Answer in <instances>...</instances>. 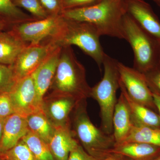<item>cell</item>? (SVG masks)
Segmentation results:
<instances>
[{
    "label": "cell",
    "mask_w": 160,
    "mask_h": 160,
    "mask_svg": "<svg viewBox=\"0 0 160 160\" xmlns=\"http://www.w3.org/2000/svg\"><path fill=\"white\" fill-rule=\"evenodd\" d=\"M6 118H0V142H1L2 137Z\"/></svg>",
    "instance_id": "836d02e7"
},
{
    "label": "cell",
    "mask_w": 160,
    "mask_h": 160,
    "mask_svg": "<svg viewBox=\"0 0 160 160\" xmlns=\"http://www.w3.org/2000/svg\"><path fill=\"white\" fill-rule=\"evenodd\" d=\"M26 143L36 160H55L48 144L30 131L22 139Z\"/></svg>",
    "instance_id": "603a6c76"
},
{
    "label": "cell",
    "mask_w": 160,
    "mask_h": 160,
    "mask_svg": "<svg viewBox=\"0 0 160 160\" xmlns=\"http://www.w3.org/2000/svg\"><path fill=\"white\" fill-rule=\"evenodd\" d=\"M12 2H13V1H14V0H12Z\"/></svg>",
    "instance_id": "ab89813d"
},
{
    "label": "cell",
    "mask_w": 160,
    "mask_h": 160,
    "mask_svg": "<svg viewBox=\"0 0 160 160\" xmlns=\"http://www.w3.org/2000/svg\"><path fill=\"white\" fill-rule=\"evenodd\" d=\"M13 2L19 8L29 12L37 20L43 19L50 16L39 0H14Z\"/></svg>",
    "instance_id": "cb8c5ba5"
},
{
    "label": "cell",
    "mask_w": 160,
    "mask_h": 160,
    "mask_svg": "<svg viewBox=\"0 0 160 160\" xmlns=\"http://www.w3.org/2000/svg\"><path fill=\"white\" fill-rule=\"evenodd\" d=\"M152 1L156 3L160 7V0H152Z\"/></svg>",
    "instance_id": "d590c367"
},
{
    "label": "cell",
    "mask_w": 160,
    "mask_h": 160,
    "mask_svg": "<svg viewBox=\"0 0 160 160\" xmlns=\"http://www.w3.org/2000/svg\"><path fill=\"white\" fill-rule=\"evenodd\" d=\"M14 113L9 93H0V118H6Z\"/></svg>",
    "instance_id": "83f0119b"
},
{
    "label": "cell",
    "mask_w": 160,
    "mask_h": 160,
    "mask_svg": "<svg viewBox=\"0 0 160 160\" xmlns=\"http://www.w3.org/2000/svg\"><path fill=\"white\" fill-rule=\"evenodd\" d=\"M58 48L50 43L27 46L10 66L17 81L32 74Z\"/></svg>",
    "instance_id": "9c48e42d"
},
{
    "label": "cell",
    "mask_w": 160,
    "mask_h": 160,
    "mask_svg": "<svg viewBox=\"0 0 160 160\" xmlns=\"http://www.w3.org/2000/svg\"><path fill=\"white\" fill-rule=\"evenodd\" d=\"M72 114V129L84 149L96 159L110 154L116 143L113 135L107 134L92 122L86 110V100L78 103Z\"/></svg>",
    "instance_id": "5b68a950"
},
{
    "label": "cell",
    "mask_w": 160,
    "mask_h": 160,
    "mask_svg": "<svg viewBox=\"0 0 160 160\" xmlns=\"http://www.w3.org/2000/svg\"><path fill=\"white\" fill-rule=\"evenodd\" d=\"M0 19L10 28L16 24L37 20L17 7L12 0H0Z\"/></svg>",
    "instance_id": "44dd1931"
},
{
    "label": "cell",
    "mask_w": 160,
    "mask_h": 160,
    "mask_svg": "<svg viewBox=\"0 0 160 160\" xmlns=\"http://www.w3.org/2000/svg\"><path fill=\"white\" fill-rule=\"evenodd\" d=\"M0 160H6L5 159H4L0 157Z\"/></svg>",
    "instance_id": "74e56055"
},
{
    "label": "cell",
    "mask_w": 160,
    "mask_h": 160,
    "mask_svg": "<svg viewBox=\"0 0 160 160\" xmlns=\"http://www.w3.org/2000/svg\"><path fill=\"white\" fill-rule=\"evenodd\" d=\"M112 122L115 144L123 142L129 135L133 125L129 107L122 92L115 107Z\"/></svg>",
    "instance_id": "2e32d148"
},
{
    "label": "cell",
    "mask_w": 160,
    "mask_h": 160,
    "mask_svg": "<svg viewBox=\"0 0 160 160\" xmlns=\"http://www.w3.org/2000/svg\"><path fill=\"white\" fill-rule=\"evenodd\" d=\"M29 131L26 118L17 113L6 118L0 142V155L15 146Z\"/></svg>",
    "instance_id": "5bb4252c"
},
{
    "label": "cell",
    "mask_w": 160,
    "mask_h": 160,
    "mask_svg": "<svg viewBox=\"0 0 160 160\" xmlns=\"http://www.w3.org/2000/svg\"><path fill=\"white\" fill-rule=\"evenodd\" d=\"M91 89L86 80V69L78 60L72 46L62 47L49 89L51 94L66 96L81 101L90 97Z\"/></svg>",
    "instance_id": "7a4b0ae2"
},
{
    "label": "cell",
    "mask_w": 160,
    "mask_h": 160,
    "mask_svg": "<svg viewBox=\"0 0 160 160\" xmlns=\"http://www.w3.org/2000/svg\"><path fill=\"white\" fill-rule=\"evenodd\" d=\"M9 27L10 28V26L9 25H7L5 22L0 19V32L6 30V29H7V28H9Z\"/></svg>",
    "instance_id": "e575fe53"
},
{
    "label": "cell",
    "mask_w": 160,
    "mask_h": 160,
    "mask_svg": "<svg viewBox=\"0 0 160 160\" xmlns=\"http://www.w3.org/2000/svg\"><path fill=\"white\" fill-rule=\"evenodd\" d=\"M9 95L15 113L26 118L32 113L42 111L32 75L18 80Z\"/></svg>",
    "instance_id": "30bf717a"
},
{
    "label": "cell",
    "mask_w": 160,
    "mask_h": 160,
    "mask_svg": "<svg viewBox=\"0 0 160 160\" xmlns=\"http://www.w3.org/2000/svg\"><path fill=\"white\" fill-rule=\"evenodd\" d=\"M29 131L49 144L56 128L46 117L42 111L37 112L26 118Z\"/></svg>",
    "instance_id": "ffe728a7"
},
{
    "label": "cell",
    "mask_w": 160,
    "mask_h": 160,
    "mask_svg": "<svg viewBox=\"0 0 160 160\" xmlns=\"http://www.w3.org/2000/svg\"><path fill=\"white\" fill-rule=\"evenodd\" d=\"M129 107L134 126L160 128V118L156 112L133 101L129 97L120 79V88Z\"/></svg>",
    "instance_id": "e0dca14e"
},
{
    "label": "cell",
    "mask_w": 160,
    "mask_h": 160,
    "mask_svg": "<svg viewBox=\"0 0 160 160\" xmlns=\"http://www.w3.org/2000/svg\"><path fill=\"white\" fill-rule=\"evenodd\" d=\"M50 16L59 15L63 11L62 0H39Z\"/></svg>",
    "instance_id": "f1b7e54d"
},
{
    "label": "cell",
    "mask_w": 160,
    "mask_h": 160,
    "mask_svg": "<svg viewBox=\"0 0 160 160\" xmlns=\"http://www.w3.org/2000/svg\"><path fill=\"white\" fill-rule=\"evenodd\" d=\"M110 153H115L132 160H152L160 153V147L146 143L124 142L115 144Z\"/></svg>",
    "instance_id": "ac0fdd59"
},
{
    "label": "cell",
    "mask_w": 160,
    "mask_h": 160,
    "mask_svg": "<svg viewBox=\"0 0 160 160\" xmlns=\"http://www.w3.org/2000/svg\"><path fill=\"white\" fill-rule=\"evenodd\" d=\"M78 144L70 124L56 128L48 146L55 160H68L70 152Z\"/></svg>",
    "instance_id": "9a60e30c"
},
{
    "label": "cell",
    "mask_w": 160,
    "mask_h": 160,
    "mask_svg": "<svg viewBox=\"0 0 160 160\" xmlns=\"http://www.w3.org/2000/svg\"><path fill=\"white\" fill-rule=\"evenodd\" d=\"M152 160H160V153Z\"/></svg>",
    "instance_id": "8d00e7d4"
},
{
    "label": "cell",
    "mask_w": 160,
    "mask_h": 160,
    "mask_svg": "<svg viewBox=\"0 0 160 160\" xmlns=\"http://www.w3.org/2000/svg\"><path fill=\"white\" fill-rule=\"evenodd\" d=\"M124 142L146 143L160 147V128L133 125L129 135Z\"/></svg>",
    "instance_id": "7402d4cb"
},
{
    "label": "cell",
    "mask_w": 160,
    "mask_h": 160,
    "mask_svg": "<svg viewBox=\"0 0 160 160\" xmlns=\"http://www.w3.org/2000/svg\"><path fill=\"white\" fill-rule=\"evenodd\" d=\"M101 0H62L63 10L92 6Z\"/></svg>",
    "instance_id": "f546056e"
},
{
    "label": "cell",
    "mask_w": 160,
    "mask_h": 160,
    "mask_svg": "<svg viewBox=\"0 0 160 160\" xmlns=\"http://www.w3.org/2000/svg\"><path fill=\"white\" fill-rule=\"evenodd\" d=\"M117 60L106 54L103 61L104 74L100 82L92 88L90 97L98 102L100 109L101 129L112 134V116L117 102L116 93L120 88V76Z\"/></svg>",
    "instance_id": "8992f818"
},
{
    "label": "cell",
    "mask_w": 160,
    "mask_h": 160,
    "mask_svg": "<svg viewBox=\"0 0 160 160\" xmlns=\"http://www.w3.org/2000/svg\"><path fill=\"white\" fill-rule=\"evenodd\" d=\"M126 12L124 0H101L92 6L63 10L61 15L69 19L90 24L100 36L125 39L123 20Z\"/></svg>",
    "instance_id": "6da1fadb"
},
{
    "label": "cell",
    "mask_w": 160,
    "mask_h": 160,
    "mask_svg": "<svg viewBox=\"0 0 160 160\" xmlns=\"http://www.w3.org/2000/svg\"><path fill=\"white\" fill-rule=\"evenodd\" d=\"M28 46L11 29L0 32V64L11 66Z\"/></svg>",
    "instance_id": "d6986e66"
},
{
    "label": "cell",
    "mask_w": 160,
    "mask_h": 160,
    "mask_svg": "<svg viewBox=\"0 0 160 160\" xmlns=\"http://www.w3.org/2000/svg\"><path fill=\"white\" fill-rule=\"evenodd\" d=\"M120 79L129 97L137 102L157 112L153 93L148 86L144 73L118 62Z\"/></svg>",
    "instance_id": "ba28073f"
},
{
    "label": "cell",
    "mask_w": 160,
    "mask_h": 160,
    "mask_svg": "<svg viewBox=\"0 0 160 160\" xmlns=\"http://www.w3.org/2000/svg\"><path fill=\"white\" fill-rule=\"evenodd\" d=\"M0 157L6 160H36L29 147L22 140Z\"/></svg>",
    "instance_id": "d4e9b609"
},
{
    "label": "cell",
    "mask_w": 160,
    "mask_h": 160,
    "mask_svg": "<svg viewBox=\"0 0 160 160\" xmlns=\"http://www.w3.org/2000/svg\"><path fill=\"white\" fill-rule=\"evenodd\" d=\"M125 157L121 155L110 153L99 158L96 159L94 160H124Z\"/></svg>",
    "instance_id": "1f68e13d"
},
{
    "label": "cell",
    "mask_w": 160,
    "mask_h": 160,
    "mask_svg": "<svg viewBox=\"0 0 160 160\" xmlns=\"http://www.w3.org/2000/svg\"><path fill=\"white\" fill-rule=\"evenodd\" d=\"M124 160H132L130 159H129V158L127 159H125H125H124Z\"/></svg>",
    "instance_id": "f35d334b"
},
{
    "label": "cell",
    "mask_w": 160,
    "mask_h": 160,
    "mask_svg": "<svg viewBox=\"0 0 160 160\" xmlns=\"http://www.w3.org/2000/svg\"><path fill=\"white\" fill-rule=\"evenodd\" d=\"M100 37L90 24L63 17L54 34L42 43H50L57 47L77 46L93 59L101 70L106 53L100 43Z\"/></svg>",
    "instance_id": "3957f363"
},
{
    "label": "cell",
    "mask_w": 160,
    "mask_h": 160,
    "mask_svg": "<svg viewBox=\"0 0 160 160\" xmlns=\"http://www.w3.org/2000/svg\"><path fill=\"white\" fill-rule=\"evenodd\" d=\"M17 82L11 66L0 64V93H10Z\"/></svg>",
    "instance_id": "484cf974"
},
{
    "label": "cell",
    "mask_w": 160,
    "mask_h": 160,
    "mask_svg": "<svg viewBox=\"0 0 160 160\" xmlns=\"http://www.w3.org/2000/svg\"><path fill=\"white\" fill-rule=\"evenodd\" d=\"M58 47L32 74L36 90L38 102L42 110L43 99L49 91L54 78L61 53Z\"/></svg>",
    "instance_id": "4fadbf2b"
},
{
    "label": "cell",
    "mask_w": 160,
    "mask_h": 160,
    "mask_svg": "<svg viewBox=\"0 0 160 160\" xmlns=\"http://www.w3.org/2000/svg\"><path fill=\"white\" fill-rule=\"evenodd\" d=\"M62 18V15L50 16L43 19L16 24L10 29L28 46L39 45L54 34Z\"/></svg>",
    "instance_id": "52a82bcc"
},
{
    "label": "cell",
    "mask_w": 160,
    "mask_h": 160,
    "mask_svg": "<svg viewBox=\"0 0 160 160\" xmlns=\"http://www.w3.org/2000/svg\"><path fill=\"white\" fill-rule=\"evenodd\" d=\"M96 158L89 155L82 146L78 145L70 152L68 160H94Z\"/></svg>",
    "instance_id": "4dcf8cb0"
},
{
    "label": "cell",
    "mask_w": 160,
    "mask_h": 160,
    "mask_svg": "<svg viewBox=\"0 0 160 160\" xmlns=\"http://www.w3.org/2000/svg\"><path fill=\"white\" fill-rule=\"evenodd\" d=\"M126 12L141 27L160 39V21L144 0H124Z\"/></svg>",
    "instance_id": "7c38bea8"
},
{
    "label": "cell",
    "mask_w": 160,
    "mask_h": 160,
    "mask_svg": "<svg viewBox=\"0 0 160 160\" xmlns=\"http://www.w3.org/2000/svg\"><path fill=\"white\" fill-rule=\"evenodd\" d=\"M153 100L157 110L158 112L160 118V96L156 94H153Z\"/></svg>",
    "instance_id": "d6a6232c"
},
{
    "label": "cell",
    "mask_w": 160,
    "mask_h": 160,
    "mask_svg": "<svg viewBox=\"0 0 160 160\" xmlns=\"http://www.w3.org/2000/svg\"><path fill=\"white\" fill-rule=\"evenodd\" d=\"M123 27L125 40L133 50V68L145 73L160 66V39L143 29L127 12Z\"/></svg>",
    "instance_id": "277c9868"
},
{
    "label": "cell",
    "mask_w": 160,
    "mask_h": 160,
    "mask_svg": "<svg viewBox=\"0 0 160 160\" xmlns=\"http://www.w3.org/2000/svg\"><path fill=\"white\" fill-rule=\"evenodd\" d=\"M80 101L73 98L51 94L45 96L42 104V111L55 127L70 125V115Z\"/></svg>",
    "instance_id": "8fae6325"
},
{
    "label": "cell",
    "mask_w": 160,
    "mask_h": 160,
    "mask_svg": "<svg viewBox=\"0 0 160 160\" xmlns=\"http://www.w3.org/2000/svg\"><path fill=\"white\" fill-rule=\"evenodd\" d=\"M148 86L153 94L160 96V66L144 73Z\"/></svg>",
    "instance_id": "4316f807"
}]
</instances>
